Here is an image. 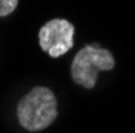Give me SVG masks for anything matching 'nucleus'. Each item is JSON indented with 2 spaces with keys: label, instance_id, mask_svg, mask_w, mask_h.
<instances>
[{
  "label": "nucleus",
  "instance_id": "1",
  "mask_svg": "<svg viewBox=\"0 0 135 133\" xmlns=\"http://www.w3.org/2000/svg\"><path fill=\"white\" fill-rule=\"evenodd\" d=\"M16 115L23 128L29 131H40L53 124L58 115L56 98L52 90L36 87L21 98Z\"/></svg>",
  "mask_w": 135,
  "mask_h": 133
},
{
  "label": "nucleus",
  "instance_id": "2",
  "mask_svg": "<svg viewBox=\"0 0 135 133\" xmlns=\"http://www.w3.org/2000/svg\"><path fill=\"white\" fill-rule=\"evenodd\" d=\"M116 61L109 50L98 45H87L79 50L71 64V77L77 85L84 88H93L98 72L114 69Z\"/></svg>",
  "mask_w": 135,
  "mask_h": 133
},
{
  "label": "nucleus",
  "instance_id": "3",
  "mask_svg": "<svg viewBox=\"0 0 135 133\" xmlns=\"http://www.w3.org/2000/svg\"><path fill=\"white\" fill-rule=\"evenodd\" d=\"M74 26L61 18L52 19L39 30V43L52 58H60L74 47Z\"/></svg>",
  "mask_w": 135,
  "mask_h": 133
},
{
  "label": "nucleus",
  "instance_id": "4",
  "mask_svg": "<svg viewBox=\"0 0 135 133\" xmlns=\"http://www.w3.org/2000/svg\"><path fill=\"white\" fill-rule=\"evenodd\" d=\"M18 7V0H0V16H8Z\"/></svg>",
  "mask_w": 135,
  "mask_h": 133
}]
</instances>
